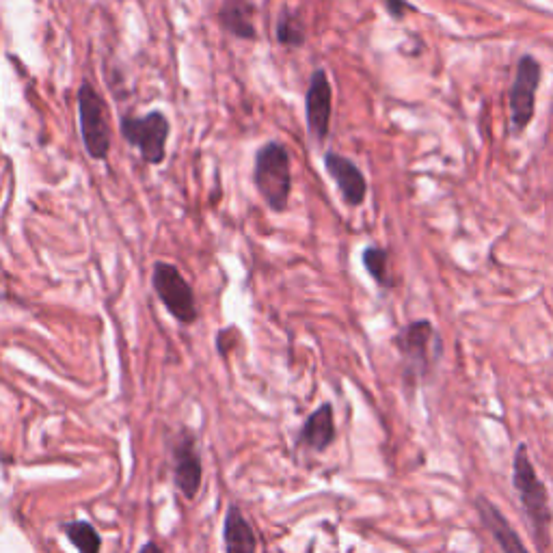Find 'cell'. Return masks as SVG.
I'll return each instance as SVG.
<instances>
[{
	"label": "cell",
	"instance_id": "18",
	"mask_svg": "<svg viewBox=\"0 0 553 553\" xmlns=\"http://www.w3.org/2000/svg\"><path fill=\"white\" fill-rule=\"evenodd\" d=\"M383 3H385V7H387V11L391 13V16L398 18V20L415 9L411 3H407V0H383Z\"/></svg>",
	"mask_w": 553,
	"mask_h": 553
},
{
	"label": "cell",
	"instance_id": "16",
	"mask_svg": "<svg viewBox=\"0 0 553 553\" xmlns=\"http://www.w3.org/2000/svg\"><path fill=\"white\" fill-rule=\"evenodd\" d=\"M275 35H277V42L283 48H303L305 46V24L299 16V11L283 7L279 18H277Z\"/></svg>",
	"mask_w": 553,
	"mask_h": 553
},
{
	"label": "cell",
	"instance_id": "13",
	"mask_svg": "<svg viewBox=\"0 0 553 553\" xmlns=\"http://www.w3.org/2000/svg\"><path fill=\"white\" fill-rule=\"evenodd\" d=\"M223 543L225 553H258V536H255L251 523L242 515L240 506L229 504L223 523Z\"/></svg>",
	"mask_w": 553,
	"mask_h": 553
},
{
	"label": "cell",
	"instance_id": "2",
	"mask_svg": "<svg viewBox=\"0 0 553 553\" xmlns=\"http://www.w3.org/2000/svg\"><path fill=\"white\" fill-rule=\"evenodd\" d=\"M253 184L273 212L279 214L288 208L292 193V160L286 145L268 141L260 147L255 154Z\"/></svg>",
	"mask_w": 553,
	"mask_h": 553
},
{
	"label": "cell",
	"instance_id": "5",
	"mask_svg": "<svg viewBox=\"0 0 553 553\" xmlns=\"http://www.w3.org/2000/svg\"><path fill=\"white\" fill-rule=\"evenodd\" d=\"M169 119L163 111H152L145 117L124 115L119 121V132L130 147H137L147 165H160L167 156Z\"/></svg>",
	"mask_w": 553,
	"mask_h": 553
},
{
	"label": "cell",
	"instance_id": "7",
	"mask_svg": "<svg viewBox=\"0 0 553 553\" xmlns=\"http://www.w3.org/2000/svg\"><path fill=\"white\" fill-rule=\"evenodd\" d=\"M173 456V484L180 495L188 502L197 497L201 482H204V463H201V452L197 437L188 428H180L171 445Z\"/></svg>",
	"mask_w": 553,
	"mask_h": 553
},
{
	"label": "cell",
	"instance_id": "1",
	"mask_svg": "<svg viewBox=\"0 0 553 553\" xmlns=\"http://www.w3.org/2000/svg\"><path fill=\"white\" fill-rule=\"evenodd\" d=\"M512 487H515L521 508L528 519L534 541L541 551L549 549L553 510L549 504L547 484L536 474V467L530 458L528 445L519 443L515 456H512Z\"/></svg>",
	"mask_w": 553,
	"mask_h": 553
},
{
	"label": "cell",
	"instance_id": "9",
	"mask_svg": "<svg viewBox=\"0 0 553 553\" xmlns=\"http://www.w3.org/2000/svg\"><path fill=\"white\" fill-rule=\"evenodd\" d=\"M333 115V87L327 72L316 70L309 78V87L305 93V119L307 130L318 143H325L331 130Z\"/></svg>",
	"mask_w": 553,
	"mask_h": 553
},
{
	"label": "cell",
	"instance_id": "17",
	"mask_svg": "<svg viewBox=\"0 0 553 553\" xmlns=\"http://www.w3.org/2000/svg\"><path fill=\"white\" fill-rule=\"evenodd\" d=\"M389 255L385 249L381 247H366V251H363V266H366L368 275L379 283L381 288H391V277H389Z\"/></svg>",
	"mask_w": 553,
	"mask_h": 553
},
{
	"label": "cell",
	"instance_id": "4",
	"mask_svg": "<svg viewBox=\"0 0 553 553\" xmlns=\"http://www.w3.org/2000/svg\"><path fill=\"white\" fill-rule=\"evenodd\" d=\"M78 128L85 150L93 160L109 158L113 145L109 109L89 80L78 89Z\"/></svg>",
	"mask_w": 553,
	"mask_h": 553
},
{
	"label": "cell",
	"instance_id": "10",
	"mask_svg": "<svg viewBox=\"0 0 553 553\" xmlns=\"http://www.w3.org/2000/svg\"><path fill=\"white\" fill-rule=\"evenodd\" d=\"M325 167H327V173L335 180L337 191H340L342 199L348 206L357 208L366 201V195H368L366 175L361 173V169L353 163V160H348L342 154L327 152Z\"/></svg>",
	"mask_w": 553,
	"mask_h": 553
},
{
	"label": "cell",
	"instance_id": "12",
	"mask_svg": "<svg viewBox=\"0 0 553 553\" xmlns=\"http://www.w3.org/2000/svg\"><path fill=\"white\" fill-rule=\"evenodd\" d=\"M335 437H337V430H335L333 404L322 402L318 409H314L307 415L305 424L299 430V439H296V443L305 450L325 452L327 448H331Z\"/></svg>",
	"mask_w": 553,
	"mask_h": 553
},
{
	"label": "cell",
	"instance_id": "6",
	"mask_svg": "<svg viewBox=\"0 0 553 553\" xmlns=\"http://www.w3.org/2000/svg\"><path fill=\"white\" fill-rule=\"evenodd\" d=\"M152 286L160 303L175 320L182 322V325H195L199 318L195 290L178 266L171 262H156L152 271Z\"/></svg>",
	"mask_w": 553,
	"mask_h": 553
},
{
	"label": "cell",
	"instance_id": "15",
	"mask_svg": "<svg viewBox=\"0 0 553 553\" xmlns=\"http://www.w3.org/2000/svg\"><path fill=\"white\" fill-rule=\"evenodd\" d=\"M61 530L67 536L78 553H100L102 551V536L100 532L93 528L89 521H65L61 523Z\"/></svg>",
	"mask_w": 553,
	"mask_h": 553
},
{
	"label": "cell",
	"instance_id": "8",
	"mask_svg": "<svg viewBox=\"0 0 553 553\" xmlns=\"http://www.w3.org/2000/svg\"><path fill=\"white\" fill-rule=\"evenodd\" d=\"M543 67L532 55H523L517 63L515 83L510 87V115L512 126L517 132H523L534 117L536 89L541 85Z\"/></svg>",
	"mask_w": 553,
	"mask_h": 553
},
{
	"label": "cell",
	"instance_id": "14",
	"mask_svg": "<svg viewBox=\"0 0 553 553\" xmlns=\"http://www.w3.org/2000/svg\"><path fill=\"white\" fill-rule=\"evenodd\" d=\"M253 13L255 9L251 0H223L219 9V22L229 35L245 39V42H253V39H258Z\"/></svg>",
	"mask_w": 553,
	"mask_h": 553
},
{
	"label": "cell",
	"instance_id": "11",
	"mask_svg": "<svg viewBox=\"0 0 553 553\" xmlns=\"http://www.w3.org/2000/svg\"><path fill=\"white\" fill-rule=\"evenodd\" d=\"M476 510L484 530L493 536V541L497 543L499 549H502V553H530V549L525 547L517 530L510 525L508 517L491 502L487 495L480 493L476 497Z\"/></svg>",
	"mask_w": 553,
	"mask_h": 553
},
{
	"label": "cell",
	"instance_id": "3",
	"mask_svg": "<svg viewBox=\"0 0 553 553\" xmlns=\"http://www.w3.org/2000/svg\"><path fill=\"white\" fill-rule=\"evenodd\" d=\"M396 348L402 357V379L409 391L426 381L435 368L433 344H439L433 322L415 320L396 335Z\"/></svg>",
	"mask_w": 553,
	"mask_h": 553
},
{
	"label": "cell",
	"instance_id": "19",
	"mask_svg": "<svg viewBox=\"0 0 553 553\" xmlns=\"http://www.w3.org/2000/svg\"><path fill=\"white\" fill-rule=\"evenodd\" d=\"M139 553H165V551H163V547H160L158 543L147 541V543L139 549Z\"/></svg>",
	"mask_w": 553,
	"mask_h": 553
}]
</instances>
